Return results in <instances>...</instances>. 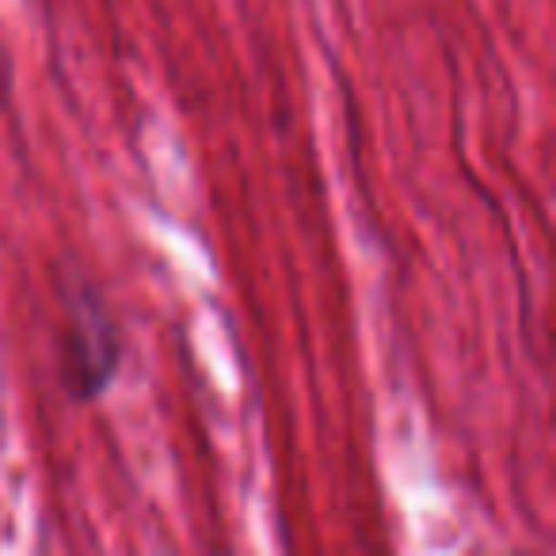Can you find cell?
Wrapping results in <instances>:
<instances>
[{
	"label": "cell",
	"instance_id": "1",
	"mask_svg": "<svg viewBox=\"0 0 556 556\" xmlns=\"http://www.w3.org/2000/svg\"><path fill=\"white\" fill-rule=\"evenodd\" d=\"M73 317L77 325L65 340V386L77 401H92L115 378L123 343H118V328L96 302L88 309H73Z\"/></svg>",
	"mask_w": 556,
	"mask_h": 556
}]
</instances>
